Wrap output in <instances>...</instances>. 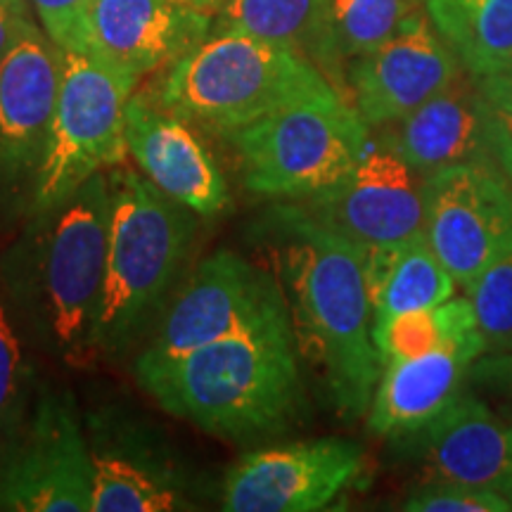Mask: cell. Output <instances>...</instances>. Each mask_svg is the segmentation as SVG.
<instances>
[{
  "mask_svg": "<svg viewBox=\"0 0 512 512\" xmlns=\"http://www.w3.org/2000/svg\"><path fill=\"white\" fill-rule=\"evenodd\" d=\"M363 268L373 323L415 309H430L456 297L458 283L434 254L425 233L363 247Z\"/></svg>",
  "mask_w": 512,
  "mask_h": 512,
  "instance_id": "cell-22",
  "label": "cell"
},
{
  "mask_svg": "<svg viewBox=\"0 0 512 512\" xmlns=\"http://www.w3.org/2000/svg\"><path fill=\"white\" fill-rule=\"evenodd\" d=\"M110 209L107 174L93 176L60 207L27 216L0 266L8 299L64 363L79 366L95 356Z\"/></svg>",
  "mask_w": 512,
  "mask_h": 512,
  "instance_id": "cell-2",
  "label": "cell"
},
{
  "mask_svg": "<svg viewBox=\"0 0 512 512\" xmlns=\"http://www.w3.org/2000/svg\"><path fill=\"white\" fill-rule=\"evenodd\" d=\"M147 93L221 140L294 102L342 95L306 57L223 27L169 64Z\"/></svg>",
  "mask_w": 512,
  "mask_h": 512,
  "instance_id": "cell-5",
  "label": "cell"
},
{
  "mask_svg": "<svg viewBox=\"0 0 512 512\" xmlns=\"http://www.w3.org/2000/svg\"><path fill=\"white\" fill-rule=\"evenodd\" d=\"M62 50L34 19L0 62V211L29 216L53 126Z\"/></svg>",
  "mask_w": 512,
  "mask_h": 512,
  "instance_id": "cell-10",
  "label": "cell"
},
{
  "mask_svg": "<svg viewBox=\"0 0 512 512\" xmlns=\"http://www.w3.org/2000/svg\"><path fill=\"white\" fill-rule=\"evenodd\" d=\"M465 294L475 309L486 354H512V256L479 275Z\"/></svg>",
  "mask_w": 512,
  "mask_h": 512,
  "instance_id": "cell-27",
  "label": "cell"
},
{
  "mask_svg": "<svg viewBox=\"0 0 512 512\" xmlns=\"http://www.w3.org/2000/svg\"><path fill=\"white\" fill-rule=\"evenodd\" d=\"M216 27L245 31L306 57L349 100L347 60L337 43L330 0H226Z\"/></svg>",
  "mask_w": 512,
  "mask_h": 512,
  "instance_id": "cell-21",
  "label": "cell"
},
{
  "mask_svg": "<svg viewBox=\"0 0 512 512\" xmlns=\"http://www.w3.org/2000/svg\"><path fill=\"white\" fill-rule=\"evenodd\" d=\"M425 479L508 494L512 489V420L477 392L463 389L444 413L413 437Z\"/></svg>",
  "mask_w": 512,
  "mask_h": 512,
  "instance_id": "cell-18",
  "label": "cell"
},
{
  "mask_svg": "<svg viewBox=\"0 0 512 512\" xmlns=\"http://www.w3.org/2000/svg\"><path fill=\"white\" fill-rule=\"evenodd\" d=\"M425 238L465 292L512 256V183L494 164H456L427 176Z\"/></svg>",
  "mask_w": 512,
  "mask_h": 512,
  "instance_id": "cell-11",
  "label": "cell"
},
{
  "mask_svg": "<svg viewBox=\"0 0 512 512\" xmlns=\"http://www.w3.org/2000/svg\"><path fill=\"white\" fill-rule=\"evenodd\" d=\"M181 3L190 5V8L209 12V15H214V12H219L223 8V3H226V0H181Z\"/></svg>",
  "mask_w": 512,
  "mask_h": 512,
  "instance_id": "cell-33",
  "label": "cell"
},
{
  "mask_svg": "<svg viewBox=\"0 0 512 512\" xmlns=\"http://www.w3.org/2000/svg\"><path fill=\"white\" fill-rule=\"evenodd\" d=\"M0 508L93 512L91 446L69 389H38L22 437L0 463Z\"/></svg>",
  "mask_w": 512,
  "mask_h": 512,
  "instance_id": "cell-9",
  "label": "cell"
},
{
  "mask_svg": "<svg viewBox=\"0 0 512 512\" xmlns=\"http://www.w3.org/2000/svg\"><path fill=\"white\" fill-rule=\"evenodd\" d=\"M373 136L425 178L446 166L494 164L482 95L477 79L467 72L418 110L394 124L375 128Z\"/></svg>",
  "mask_w": 512,
  "mask_h": 512,
  "instance_id": "cell-20",
  "label": "cell"
},
{
  "mask_svg": "<svg viewBox=\"0 0 512 512\" xmlns=\"http://www.w3.org/2000/svg\"><path fill=\"white\" fill-rule=\"evenodd\" d=\"M401 510L411 512H510L508 498L498 491L479 489L441 479H422L406 496Z\"/></svg>",
  "mask_w": 512,
  "mask_h": 512,
  "instance_id": "cell-28",
  "label": "cell"
},
{
  "mask_svg": "<svg viewBox=\"0 0 512 512\" xmlns=\"http://www.w3.org/2000/svg\"><path fill=\"white\" fill-rule=\"evenodd\" d=\"M242 185L275 202H297L342 181L373 143V131L342 95L294 102L223 138Z\"/></svg>",
  "mask_w": 512,
  "mask_h": 512,
  "instance_id": "cell-6",
  "label": "cell"
},
{
  "mask_svg": "<svg viewBox=\"0 0 512 512\" xmlns=\"http://www.w3.org/2000/svg\"><path fill=\"white\" fill-rule=\"evenodd\" d=\"M38 22L60 48H79L83 19L93 0H29Z\"/></svg>",
  "mask_w": 512,
  "mask_h": 512,
  "instance_id": "cell-30",
  "label": "cell"
},
{
  "mask_svg": "<svg viewBox=\"0 0 512 512\" xmlns=\"http://www.w3.org/2000/svg\"><path fill=\"white\" fill-rule=\"evenodd\" d=\"M484 354L486 344L477 328L430 354L384 363L366 413L368 432L394 441L413 437L463 392Z\"/></svg>",
  "mask_w": 512,
  "mask_h": 512,
  "instance_id": "cell-19",
  "label": "cell"
},
{
  "mask_svg": "<svg viewBox=\"0 0 512 512\" xmlns=\"http://www.w3.org/2000/svg\"><path fill=\"white\" fill-rule=\"evenodd\" d=\"M273 328H292L275 273L233 249H216L166 304L133 368L159 366L219 339Z\"/></svg>",
  "mask_w": 512,
  "mask_h": 512,
  "instance_id": "cell-8",
  "label": "cell"
},
{
  "mask_svg": "<svg viewBox=\"0 0 512 512\" xmlns=\"http://www.w3.org/2000/svg\"><path fill=\"white\" fill-rule=\"evenodd\" d=\"M491 159L512 183V69L477 79Z\"/></svg>",
  "mask_w": 512,
  "mask_h": 512,
  "instance_id": "cell-29",
  "label": "cell"
},
{
  "mask_svg": "<svg viewBox=\"0 0 512 512\" xmlns=\"http://www.w3.org/2000/svg\"><path fill=\"white\" fill-rule=\"evenodd\" d=\"M31 19L29 0H0V62Z\"/></svg>",
  "mask_w": 512,
  "mask_h": 512,
  "instance_id": "cell-32",
  "label": "cell"
},
{
  "mask_svg": "<svg viewBox=\"0 0 512 512\" xmlns=\"http://www.w3.org/2000/svg\"><path fill=\"white\" fill-rule=\"evenodd\" d=\"M60 50V93L29 216L60 207L128 155L126 107L138 83L83 50Z\"/></svg>",
  "mask_w": 512,
  "mask_h": 512,
  "instance_id": "cell-7",
  "label": "cell"
},
{
  "mask_svg": "<svg viewBox=\"0 0 512 512\" xmlns=\"http://www.w3.org/2000/svg\"><path fill=\"white\" fill-rule=\"evenodd\" d=\"M110 183V245L95 354L119 356L157 323L192 252L200 216L119 164Z\"/></svg>",
  "mask_w": 512,
  "mask_h": 512,
  "instance_id": "cell-4",
  "label": "cell"
},
{
  "mask_svg": "<svg viewBox=\"0 0 512 512\" xmlns=\"http://www.w3.org/2000/svg\"><path fill=\"white\" fill-rule=\"evenodd\" d=\"M477 330L475 309L467 297H453L430 309H415L373 323V342L384 363L406 361L444 347Z\"/></svg>",
  "mask_w": 512,
  "mask_h": 512,
  "instance_id": "cell-24",
  "label": "cell"
},
{
  "mask_svg": "<svg viewBox=\"0 0 512 512\" xmlns=\"http://www.w3.org/2000/svg\"><path fill=\"white\" fill-rule=\"evenodd\" d=\"M472 375L512 403V354H484L472 368Z\"/></svg>",
  "mask_w": 512,
  "mask_h": 512,
  "instance_id": "cell-31",
  "label": "cell"
},
{
  "mask_svg": "<svg viewBox=\"0 0 512 512\" xmlns=\"http://www.w3.org/2000/svg\"><path fill=\"white\" fill-rule=\"evenodd\" d=\"M463 72L425 8H418L387 41L347 62V91L358 117L375 131L418 110Z\"/></svg>",
  "mask_w": 512,
  "mask_h": 512,
  "instance_id": "cell-14",
  "label": "cell"
},
{
  "mask_svg": "<svg viewBox=\"0 0 512 512\" xmlns=\"http://www.w3.org/2000/svg\"><path fill=\"white\" fill-rule=\"evenodd\" d=\"M93 460V512L190 508L181 465L140 422L117 411L86 415Z\"/></svg>",
  "mask_w": 512,
  "mask_h": 512,
  "instance_id": "cell-15",
  "label": "cell"
},
{
  "mask_svg": "<svg viewBox=\"0 0 512 512\" xmlns=\"http://www.w3.org/2000/svg\"><path fill=\"white\" fill-rule=\"evenodd\" d=\"M415 0H330L332 24L344 60H354L380 46L418 10Z\"/></svg>",
  "mask_w": 512,
  "mask_h": 512,
  "instance_id": "cell-26",
  "label": "cell"
},
{
  "mask_svg": "<svg viewBox=\"0 0 512 512\" xmlns=\"http://www.w3.org/2000/svg\"><path fill=\"white\" fill-rule=\"evenodd\" d=\"M294 204L318 226L361 247L425 233V176L375 136L342 181Z\"/></svg>",
  "mask_w": 512,
  "mask_h": 512,
  "instance_id": "cell-13",
  "label": "cell"
},
{
  "mask_svg": "<svg viewBox=\"0 0 512 512\" xmlns=\"http://www.w3.org/2000/svg\"><path fill=\"white\" fill-rule=\"evenodd\" d=\"M200 133L150 93L128 100L126 145L140 174L200 219H214L230 209L233 195Z\"/></svg>",
  "mask_w": 512,
  "mask_h": 512,
  "instance_id": "cell-16",
  "label": "cell"
},
{
  "mask_svg": "<svg viewBox=\"0 0 512 512\" xmlns=\"http://www.w3.org/2000/svg\"><path fill=\"white\" fill-rule=\"evenodd\" d=\"M34 370L8 304L0 297V463L22 437L36 401Z\"/></svg>",
  "mask_w": 512,
  "mask_h": 512,
  "instance_id": "cell-25",
  "label": "cell"
},
{
  "mask_svg": "<svg viewBox=\"0 0 512 512\" xmlns=\"http://www.w3.org/2000/svg\"><path fill=\"white\" fill-rule=\"evenodd\" d=\"M271 271L283 287L299 356L316 370L332 408L366 418L382 375L373 342L363 247L278 202L261 221Z\"/></svg>",
  "mask_w": 512,
  "mask_h": 512,
  "instance_id": "cell-1",
  "label": "cell"
},
{
  "mask_svg": "<svg viewBox=\"0 0 512 512\" xmlns=\"http://www.w3.org/2000/svg\"><path fill=\"white\" fill-rule=\"evenodd\" d=\"M432 27L467 74L512 69V0H422Z\"/></svg>",
  "mask_w": 512,
  "mask_h": 512,
  "instance_id": "cell-23",
  "label": "cell"
},
{
  "mask_svg": "<svg viewBox=\"0 0 512 512\" xmlns=\"http://www.w3.org/2000/svg\"><path fill=\"white\" fill-rule=\"evenodd\" d=\"M366 470L351 439L323 437L245 453L223 479L228 512H313L328 508Z\"/></svg>",
  "mask_w": 512,
  "mask_h": 512,
  "instance_id": "cell-12",
  "label": "cell"
},
{
  "mask_svg": "<svg viewBox=\"0 0 512 512\" xmlns=\"http://www.w3.org/2000/svg\"><path fill=\"white\" fill-rule=\"evenodd\" d=\"M211 22L209 12L181 0H93L76 50L138 83L202 43Z\"/></svg>",
  "mask_w": 512,
  "mask_h": 512,
  "instance_id": "cell-17",
  "label": "cell"
},
{
  "mask_svg": "<svg viewBox=\"0 0 512 512\" xmlns=\"http://www.w3.org/2000/svg\"><path fill=\"white\" fill-rule=\"evenodd\" d=\"M505 498H508V501H510V505H512V489L508 491V494H505Z\"/></svg>",
  "mask_w": 512,
  "mask_h": 512,
  "instance_id": "cell-34",
  "label": "cell"
},
{
  "mask_svg": "<svg viewBox=\"0 0 512 512\" xmlns=\"http://www.w3.org/2000/svg\"><path fill=\"white\" fill-rule=\"evenodd\" d=\"M133 375L166 413L228 441L275 437L304 411L292 328L219 339Z\"/></svg>",
  "mask_w": 512,
  "mask_h": 512,
  "instance_id": "cell-3",
  "label": "cell"
}]
</instances>
